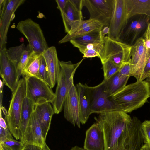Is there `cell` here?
Instances as JSON below:
<instances>
[{
    "instance_id": "cell-1",
    "label": "cell",
    "mask_w": 150,
    "mask_h": 150,
    "mask_svg": "<svg viewBox=\"0 0 150 150\" xmlns=\"http://www.w3.org/2000/svg\"><path fill=\"white\" fill-rule=\"evenodd\" d=\"M95 120L103 133L104 150H139L144 144L137 117L119 110L100 113Z\"/></svg>"
},
{
    "instance_id": "cell-2",
    "label": "cell",
    "mask_w": 150,
    "mask_h": 150,
    "mask_svg": "<svg viewBox=\"0 0 150 150\" xmlns=\"http://www.w3.org/2000/svg\"><path fill=\"white\" fill-rule=\"evenodd\" d=\"M111 97L122 111L130 113L147 102L150 97V84L146 80L137 81L125 86Z\"/></svg>"
},
{
    "instance_id": "cell-3",
    "label": "cell",
    "mask_w": 150,
    "mask_h": 150,
    "mask_svg": "<svg viewBox=\"0 0 150 150\" xmlns=\"http://www.w3.org/2000/svg\"><path fill=\"white\" fill-rule=\"evenodd\" d=\"M74 64L70 61H60V73L55 93V97L52 103L54 113L62 111L67 95L74 84V77L75 72L84 59Z\"/></svg>"
},
{
    "instance_id": "cell-4",
    "label": "cell",
    "mask_w": 150,
    "mask_h": 150,
    "mask_svg": "<svg viewBox=\"0 0 150 150\" xmlns=\"http://www.w3.org/2000/svg\"><path fill=\"white\" fill-rule=\"evenodd\" d=\"M12 96L5 120L12 135L17 140H20V125L23 103L26 96L25 78L20 79Z\"/></svg>"
},
{
    "instance_id": "cell-5",
    "label": "cell",
    "mask_w": 150,
    "mask_h": 150,
    "mask_svg": "<svg viewBox=\"0 0 150 150\" xmlns=\"http://www.w3.org/2000/svg\"><path fill=\"white\" fill-rule=\"evenodd\" d=\"M103 44L98 57L102 64L109 60L115 65L121 67L123 64L129 62L131 46L108 36L104 37Z\"/></svg>"
},
{
    "instance_id": "cell-6",
    "label": "cell",
    "mask_w": 150,
    "mask_h": 150,
    "mask_svg": "<svg viewBox=\"0 0 150 150\" xmlns=\"http://www.w3.org/2000/svg\"><path fill=\"white\" fill-rule=\"evenodd\" d=\"M16 28L25 36L36 54H42L49 47L40 25L31 18L20 21Z\"/></svg>"
},
{
    "instance_id": "cell-7",
    "label": "cell",
    "mask_w": 150,
    "mask_h": 150,
    "mask_svg": "<svg viewBox=\"0 0 150 150\" xmlns=\"http://www.w3.org/2000/svg\"><path fill=\"white\" fill-rule=\"evenodd\" d=\"M150 21L145 15L133 16L128 18L118 41L127 45H133L139 39L144 38Z\"/></svg>"
},
{
    "instance_id": "cell-8",
    "label": "cell",
    "mask_w": 150,
    "mask_h": 150,
    "mask_svg": "<svg viewBox=\"0 0 150 150\" xmlns=\"http://www.w3.org/2000/svg\"><path fill=\"white\" fill-rule=\"evenodd\" d=\"M24 77L25 81L27 97L35 104L44 101L52 104L55 97V93L46 81L37 77Z\"/></svg>"
},
{
    "instance_id": "cell-9",
    "label": "cell",
    "mask_w": 150,
    "mask_h": 150,
    "mask_svg": "<svg viewBox=\"0 0 150 150\" xmlns=\"http://www.w3.org/2000/svg\"><path fill=\"white\" fill-rule=\"evenodd\" d=\"M122 110L121 108L108 95L104 81L92 87L91 93V114L101 113L116 110Z\"/></svg>"
},
{
    "instance_id": "cell-10",
    "label": "cell",
    "mask_w": 150,
    "mask_h": 150,
    "mask_svg": "<svg viewBox=\"0 0 150 150\" xmlns=\"http://www.w3.org/2000/svg\"><path fill=\"white\" fill-rule=\"evenodd\" d=\"M88 10L90 19L98 21L103 26H109L112 15L115 0H83Z\"/></svg>"
},
{
    "instance_id": "cell-11",
    "label": "cell",
    "mask_w": 150,
    "mask_h": 150,
    "mask_svg": "<svg viewBox=\"0 0 150 150\" xmlns=\"http://www.w3.org/2000/svg\"><path fill=\"white\" fill-rule=\"evenodd\" d=\"M150 56V50H148L146 48L144 38L139 39L131 46L129 62L131 68V76L134 77L137 81L141 80Z\"/></svg>"
},
{
    "instance_id": "cell-12",
    "label": "cell",
    "mask_w": 150,
    "mask_h": 150,
    "mask_svg": "<svg viewBox=\"0 0 150 150\" xmlns=\"http://www.w3.org/2000/svg\"><path fill=\"white\" fill-rule=\"evenodd\" d=\"M24 0H1L0 8V50L6 48L7 34L10 23L14 18V13L23 4Z\"/></svg>"
},
{
    "instance_id": "cell-13",
    "label": "cell",
    "mask_w": 150,
    "mask_h": 150,
    "mask_svg": "<svg viewBox=\"0 0 150 150\" xmlns=\"http://www.w3.org/2000/svg\"><path fill=\"white\" fill-rule=\"evenodd\" d=\"M128 14L125 0H115L114 10L109 25L108 36L118 40L127 20Z\"/></svg>"
},
{
    "instance_id": "cell-14",
    "label": "cell",
    "mask_w": 150,
    "mask_h": 150,
    "mask_svg": "<svg viewBox=\"0 0 150 150\" xmlns=\"http://www.w3.org/2000/svg\"><path fill=\"white\" fill-rule=\"evenodd\" d=\"M6 48L0 50V74L4 84L14 92L19 82L16 66L8 57Z\"/></svg>"
},
{
    "instance_id": "cell-15",
    "label": "cell",
    "mask_w": 150,
    "mask_h": 150,
    "mask_svg": "<svg viewBox=\"0 0 150 150\" xmlns=\"http://www.w3.org/2000/svg\"><path fill=\"white\" fill-rule=\"evenodd\" d=\"M65 119L74 126L81 127L80 111L76 87L74 84L69 91L63 105Z\"/></svg>"
},
{
    "instance_id": "cell-16",
    "label": "cell",
    "mask_w": 150,
    "mask_h": 150,
    "mask_svg": "<svg viewBox=\"0 0 150 150\" xmlns=\"http://www.w3.org/2000/svg\"><path fill=\"white\" fill-rule=\"evenodd\" d=\"M42 55L45 59L48 70V76L46 82L52 88L57 83L60 73V61L56 49L54 46L50 47Z\"/></svg>"
},
{
    "instance_id": "cell-17",
    "label": "cell",
    "mask_w": 150,
    "mask_h": 150,
    "mask_svg": "<svg viewBox=\"0 0 150 150\" xmlns=\"http://www.w3.org/2000/svg\"><path fill=\"white\" fill-rule=\"evenodd\" d=\"M20 141L25 145L33 144L42 148L46 144L41 127L34 112L23 137Z\"/></svg>"
},
{
    "instance_id": "cell-18",
    "label": "cell",
    "mask_w": 150,
    "mask_h": 150,
    "mask_svg": "<svg viewBox=\"0 0 150 150\" xmlns=\"http://www.w3.org/2000/svg\"><path fill=\"white\" fill-rule=\"evenodd\" d=\"M34 112L41 127L42 135L46 140L50 129L51 121L54 114L52 103L44 101L35 104Z\"/></svg>"
},
{
    "instance_id": "cell-19",
    "label": "cell",
    "mask_w": 150,
    "mask_h": 150,
    "mask_svg": "<svg viewBox=\"0 0 150 150\" xmlns=\"http://www.w3.org/2000/svg\"><path fill=\"white\" fill-rule=\"evenodd\" d=\"M33 52L28 44L25 46L23 43L6 49L8 57L16 65L19 81L28 57Z\"/></svg>"
},
{
    "instance_id": "cell-20",
    "label": "cell",
    "mask_w": 150,
    "mask_h": 150,
    "mask_svg": "<svg viewBox=\"0 0 150 150\" xmlns=\"http://www.w3.org/2000/svg\"><path fill=\"white\" fill-rule=\"evenodd\" d=\"M80 111V120L81 124H85L90 115L91 93L92 87L80 83L76 85Z\"/></svg>"
},
{
    "instance_id": "cell-21",
    "label": "cell",
    "mask_w": 150,
    "mask_h": 150,
    "mask_svg": "<svg viewBox=\"0 0 150 150\" xmlns=\"http://www.w3.org/2000/svg\"><path fill=\"white\" fill-rule=\"evenodd\" d=\"M83 148L86 150H104L103 133L96 122L86 131Z\"/></svg>"
},
{
    "instance_id": "cell-22",
    "label": "cell",
    "mask_w": 150,
    "mask_h": 150,
    "mask_svg": "<svg viewBox=\"0 0 150 150\" xmlns=\"http://www.w3.org/2000/svg\"><path fill=\"white\" fill-rule=\"evenodd\" d=\"M128 18L143 14L150 18V0H125Z\"/></svg>"
},
{
    "instance_id": "cell-23",
    "label": "cell",
    "mask_w": 150,
    "mask_h": 150,
    "mask_svg": "<svg viewBox=\"0 0 150 150\" xmlns=\"http://www.w3.org/2000/svg\"><path fill=\"white\" fill-rule=\"evenodd\" d=\"M64 25L65 31L68 33L70 29V25L73 21L82 20V11L77 9L70 0H68L64 13L61 15Z\"/></svg>"
},
{
    "instance_id": "cell-24",
    "label": "cell",
    "mask_w": 150,
    "mask_h": 150,
    "mask_svg": "<svg viewBox=\"0 0 150 150\" xmlns=\"http://www.w3.org/2000/svg\"><path fill=\"white\" fill-rule=\"evenodd\" d=\"M129 78L122 75L118 71L108 79H104L105 86L109 96H112L126 86Z\"/></svg>"
},
{
    "instance_id": "cell-25",
    "label": "cell",
    "mask_w": 150,
    "mask_h": 150,
    "mask_svg": "<svg viewBox=\"0 0 150 150\" xmlns=\"http://www.w3.org/2000/svg\"><path fill=\"white\" fill-rule=\"evenodd\" d=\"M35 104L26 96L23 101L21 116L20 131L21 140L34 112Z\"/></svg>"
},
{
    "instance_id": "cell-26",
    "label": "cell",
    "mask_w": 150,
    "mask_h": 150,
    "mask_svg": "<svg viewBox=\"0 0 150 150\" xmlns=\"http://www.w3.org/2000/svg\"><path fill=\"white\" fill-rule=\"evenodd\" d=\"M101 29L96 30L83 36L75 38L70 42L74 46L79 49L90 43L102 42L103 40L101 37Z\"/></svg>"
},
{
    "instance_id": "cell-27",
    "label": "cell",
    "mask_w": 150,
    "mask_h": 150,
    "mask_svg": "<svg viewBox=\"0 0 150 150\" xmlns=\"http://www.w3.org/2000/svg\"><path fill=\"white\" fill-rule=\"evenodd\" d=\"M40 55L33 51L29 55L23 70L22 75L24 77H38L39 68V57Z\"/></svg>"
},
{
    "instance_id": "cell-28",
    "label": "cell",
    "mask_w": 150,
    "mask_h": 150,
    "mask_svg": "<svg viewBox=\"0 0 150 150\" xmlns=\"http://www.w3.org/2000/svg\"><path fill=\"white\" fill-rule=\"evenodd\" d=\"M100 22L96 21L88 26L71 34H67L58 42L59 44L64 43L72 39L88 33L94 30L101 29L103 26Z\"/></svg>"
},
{
    "instance_id": "cell-29",
    "label": "cell",
    "mask_w": 150,
    "mask_h": 150,
    "mask_svg": "<svg viewBox=\"0 0 150 150\" xmlns=\"http://www.w3.org/2000/svg\"><path fill=\"white\" fill-rule=\"evenodd\" d=\"M103 71L104 79L107 80L119 71L120 67L115 64L108 60L102 64Z\"/></svg>"
},
{
    "instance_id": "cell-30",
    "label": "cell",
    "mask_w": 150,
    "mask_h": 150,
    "mask_svg": "<svg viewBox=\"0 0 150 150\" xmlns=\"http://www.w3.org/2000/svg\"><path fill=\"white\" fill-rule=\"evenodd\" d=\"M96 21L89 19L87 20H78L73 21L70 25V29L68 34H71L78 30L86 28Z\"/></svg>"
},
{
    "instance_id": "cell-31",
    "label": "cell",
    "mask_w": 150,
    "mask_h": 150,
    "mask_svg": "<svg viewBox=\"0 0 150 150\" xmlns=\"http://www.w3.org/2000/svg\"><path fill=\"white\" fill-rule=\"evenodd\" d=\"M140 130L144 143L150 144V120L142 122Z\"/></svg>"
},
{
    "instance_id": "cell-32",
    "label": "cell",
    "mask_w": 150,
    "mask_h": 150,
    "mask_svg": "<svg viewBox=\"0 0 150 150\" xmlns=\"http://www.w3.org/2000/svg\"><path fill=\"white\" fill-rule=\"evenodd\" d=\"M39 68L38 77L46 82L48 76L47 68L44 58L42 55L39 57Z\"/></svg>"
},
{
    "instance_id": "cell-33",
    "label": "cell",
    "mask_w": 150,
    "mask_h": 150,
    "mask_svg": "<svg viewBox=\"0 0 150 150\" xmlns=\"http://www.w3.org/2000/svg\"><path fill=\"white\" fill-rule=\"evenodd\" d=\"M12 150H22L25 145L21 141H18L14 139L7 140L2 143Z\"/></svg>"
},
{
    "instance_id": "cell-34",
    "label": "cell",
    "mask_w": 150,
    "mask_h": 150,
    "mask_svg": "<svg viewBox=\"0 0 150 150\" xmlns=\"http://www.w3.org/2000/svg\"><path fill=\"white\" fill-rule=\"evenodd\" d=\"M13 139L8 128L5 129L0 127V143L5 141Z\"/></svg>"
},
{
    "instance_id": "cell-35",
    "label": "cell",
    "mask_w": 150,
    "mask_h": 150,
    "mask_svg": "<svg viewBox=\"0 0 150 150\" xmlns=\"http://www.w3.org/2000/svg\"><path fill=\"white\" fill-rule=\"evenodd\" d=\"M83 55V57L86 58H92L98 57L99 52L93 49H83L79 50Z\"/></svg>"
},
{
    "instance_id": "cell-36",
    "label": "cell",
    "mask_w": 150,
    "mask_h": 150,
    "mask_svg": "<svg viewBox=\"0 0 150 150\" xmlns=\"http://www.w3.org/2000/svg\"><path fill=\"white\" fill-rule=\"evenodd\" d=\"M118 71L123 76L129 77L131 76V68L129 62L122 64L120 67Z\"/></svg>"
},
{
    "instance_id": "cell-37",
    "label": "cell",
    "mask_w": 150,
    "mask_h": 150,
    "mask_svg": "<svg viewBox=\"0 0 150 150\" xmlns=\"http://www.w3.org/2000/svg\"><path fill=\"white\" fill-rule=\"evenodd\" d=\"M150 75V56L143 71L141 80H144Z\"/></svg>"
},
{
    "instance_id": "cell-38",
    "label": "cell",
    "mask_w": 150,
    "mask_h": 150,
    "mask_svg": "<svg viewBox=\"0 0 150 150\" xmlns=\"http://www.w3.org/2000/svg\"><path fill=\"white\" fill-rule=\"evenodd\" d=\"M68 0H56V2L57 4V8L59 10L61 14L64 13L66 5Z\"/></svg>"
},
{
    "instance_id": "cell-39",
    "label": "cell",
    "mask_w": 150,
    "mask_h": 150,
    "mask_svg": "<svg viewBox=\"0 0 150 150\" xmlns=\"http://www.w3.org/2000/svg\"><path fill=\"white\" fill-rule=\"evenodd\" d=\"M74 6L78 10L81 11L83 6V0H70Z\"/></svg>"
},
{
    "instance_id": "cell-40",
    "label": "cell",
    "mask_w": 150,
    "mask_h": 150,
    "mask_svg": "<svg viewBox=\"0 0 150 150\" xmlns=\"http://www.w3.org/2000/svg\"><path fill=\"white\" fill-rule=\"evenodd\" d=\"M22 150H43L42 148L33 144H26Z\"/></svg>"
},
{
    "instance_id": "cell-41",
    "label": "cell",
    "mask_w": 150,
    "mask_h": 150,
    "mask_svg": "<svg viewBox=\"0 0 150 150\" xmlns=\"http://www.w3.org/2000/svg\"><path fill=\"white\" fill-rule=\"evenodd\" d=\"M110 31V28L108 26H104L101 30V35L102 39H103L106 34H108Z\"/></svg>"
},
{
    "instance_id": "cell-42",
    "label": "cell",
    "mask_w": 150,
    "mask_h": 150,
    "mask_svg": "<svg viewBox=\"0 0 150 150\" xmlns=\"http://www.w3.org/2000/svg\"><path fill=\"white\" fill-rule=\"evenodd\" d=\"M2 110L0 109V127L4 129H6L8 128V127L5 120L2 117Z\"/></svg>"
},
{
    "instance_id": "cell-43",
    "label": "cell",
    "mask_w": 150,
    "mask_h": 150,
    "mask_svg": "<svg viewBox=\"0 0 150 150\" xmlns=\"http://www.w3.org/2000/svg\"><path fill=\"white\" fill-rule=\"evenodd\" d=\"M0 106H3L2 99L3 96V89L4 83L3 81L0 80Z\"/></svg>"
},
{
    "instance_id": "cell-44",
    "label": "cell",
    "mask_w": 150,
    "mask_h": 150,
    "mask_svg": "<svg viewBox=\"0 0 150 150\" xmlns=\"http://www.w3.org/2000/svg\"><path fill=\"white\" fill-rule=\"evenodd\" d=\"M144 39L145 40L150 39V21L149 23Z\"/></svg>"
},
{
    "instance_id": "cell-45",
    "label": "cell",
    "mask_w": 150,
    "mask_h": 150,
    "mask_svg": "<svg viewBox=\"0 0 150 150\" xmlns=\"http://www.w3.org/2000/svg\"><path fill=\"white\" fill-rule=\"evenodd\" d=\"M139 150H150V144H144Z\"/></svg>"
},
{
    "instance_id": "cell-46",
    "label": "cell",
    "mask_w": 150,
    "mask_h": 150,
    "mask_svg": "<svg viewBox=\"0 0 150 150\" xmlns=\"http://www.w3.org/2000/svg\"><path fill=\"white\" fill-rule=\"evenodd\" d=\"M0 150H12L10 148L3 143H0Z\"/></svg>"
},
{
    "instance_id": "cell-47",
    "label": "cell",
    "mask_w": 150,
    "mask_h": 150,
    "mask_svg": "<svg viewBox=\"0 0 150 150\" xmlns=\"http://www.w3.org/2000/svg\"><path fill=\"white\" fill-rule=\"evenodd\" d=\"M144 45L146 49L150 50V39L144 40Z\"/></svg>"
},
{
    "instance_id": "cell-48",
    "label": "cell",
    "mask_w": 150,
    "mask_h": 150,
    "mask_svg": "<svg viewBox=\"0 0 150 150\" xmlns=\"http://www.w3.org/2000/svg\"><path fill=\"white\" fill-rule=\"evenodd\" d=\"M69 150H86L84 149L83 147H81L76 145L71 147Z\"/></svg>"
},
{
    "instance_id": "cell-49",
    "label": "cell",
    "mask_w": 150,
    "mask_h": 150,
    "mask_svg": "<svg viewBox=\"0 0 150 150\" xmlns=\"http://www.w3.org/2000/svg\"><path fill=\"white\" fill-rule=\"evenodd\" d=\"M42 149L43 150H51L46 144L45 146Z\"/></svg>"
},
{
    "instance_id": "cell-50",
    "label": "cell",
    "mask_w": 150,
    "mask_h": 150,
    "mask_svg": "<svg viewBox=\"0 0 150 150\" xmlns=\"http://www.w3.org/2000/svg\"><path fill=\"white\" fill-rule=\"evenodd\" d=\"M146 79V81L150 84V75Z\"/></svg>"
}]
</instances>
